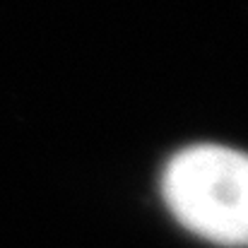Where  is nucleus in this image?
<instances>
[{
  "label": "nucleus",
  "mask_w": 248,
  "mask_h": 248,
  "mask_svg": "<svg viewBox=\"0 0 248 248\" xmlns=\"http://www.w3.org/2000/svg\"><path fill=\"white\" fill-rule=\"evenodd\" d=\"M171 215L217 246H248V155L224 145H193L162 176Z\"/></svg>",
  "instance_id": "f257e3e1"
}]
</instances>
